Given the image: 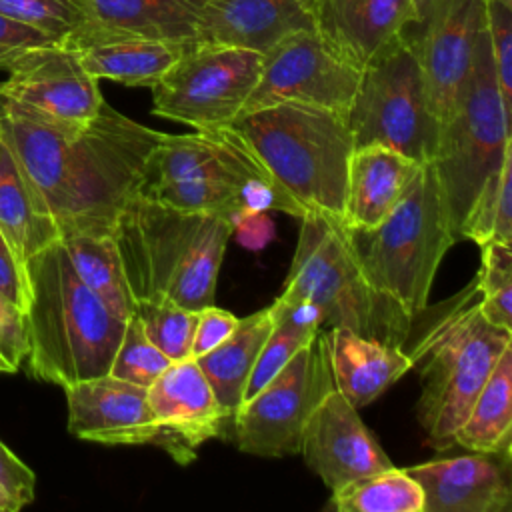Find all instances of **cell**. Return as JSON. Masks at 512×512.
<instances>
[{
	"label": "cell",
	"instance_id": "cell-1",
	"mask_svg": "<svg viewBox=\"0 0 512 512\" xmlns=\"http://www.w3.org/2000/svg\"><path fill=\"white\" fill-rule=\"evenodd\" d=\"M0 136L52 216L60 240L112 236L164 132L102 104L80 128L40 120L0 94Z\"/></svg>",
	"mask_w": 512,
	"mask_h": 512
},
{
	"label": "cell",
	"instance_id": "cell-2",
	"mask_svg": "<svg viewBox=\"0 0 512 512\" xmlns=\"http://www.w3.org/2000/svg\"><path fill=\"white\" fill-rule=\"evenodd\" d=\"M232 232L224 216L178 210L136 192L114 230L134 300L188 310L212 306Z\"/></svg>",
	"mask_w": 512,
	"mask_h": 512
},
{
	"label": "cell",
	"instance_id": "cell-3",
	"mask_svg": "<svg viewBox=\"0 0 512 512\" xmlns=\"http://www.w3.org/2000/svg\"><path fill=\"white\" fill-rule=\"evenodd\" d=\"M28 374L56 386L110 372L126 320L76 274L60 240L26 260Z\"/></svg>",
	"mask_w": 512,
	"mask_h": 512
},
{
	"label": "cell",
	"instance_id": "cell-4",
	"mask_svg": "<svg viewBox=\"0 0 512 512\" xmlns=\"http://www.w3.org/2000/svg\"><path fill=\"white\" fill-rule=\"evenodd\" d=\"M480 298L474 278L418 324V338L408 350L422 384L416 418L436 450L454 446V434L474 398L502 352L512 346V332L486 320Z\"/></svg>",
	"mask_w": 512,
	"mask_h": 512
},
{
	"label": "cell",
	"instance_id": "cell-5",
	"mask_svg": "<svg viewBox=\"0 0 512 512\" xmlns=\"http://www.w3.org/2000/svg\"><path fill=\"white\" fill-rule=\"evenodd\" d=\"M228 128L304 216L322 214L342 222L346 172L354 150L344 114L280 102L242 112Z\"/></svg>",
	"mask_w": 512,
	"mask_h": 512
},
{
	"label": "cell",
	"instance_id": "cell-6",
	"mask_svg": "<svg viewBox=\"0 0 512 512\" xmlns=\"http://www.w3.org/2000/svg\"><path fill=\"white\" fill-rule=\"evenodd\" d=\"M300 220L294 260L278 300H310L320 310L322 324L402 348L416 316L370 284L344 222L322 214Z\"/></svg>",
	"mask_w": 512,
	"mask_h": 512
},
{
	"label": "cell",
	"instance_id": "cell-7",
	"mask_svg": "<svg viewBox=\"0 0 512 512\" xmlns=\"http://www.w3.org/2000/svg\"><path fill=\"white\" fill-rule=\"evenodd\" d=\"M370 284L410 316L428 306L438 266L454 244L432 162L422 164L392 212L374 228H348Z\"/></svg>",
	"mask_w": 512,
	"mask_h": 512
},
{
	"label": "cell",
	"instance_id": "cell-8",
	"mask_svg": "<svg viewBox=\"0 0 512 512\" xmlns=\"http://www.w3.org/2000/svg\"><path fill=\"white\" fill-rule=\"evenodd\" d=\"M512 120L506 116L486 22L480 26L472 64L454 112L440 126L432 166L436 170L450 234L462 240V228L482 184L500 168L512 146Z\"/></svg>",
	"mask_w": 512,
	"mask_h": 512
},
{
	"label": "cell",
	"instance_id": "cell-9",
	"mask_svg": "<svg viewBox=\"0 0 512 512\" xmlns=\"http://www.w3.org/2000/svg\"><path fill=\"white\" fill-rule=\"evenodd\" d=\"M346 120L354 148L378 144L418 164L434 160L440 120L432 112L418 58L402 34L360 70Z\"/></svg>",
	"mask_w": 512,
	"mask_h": 512
},
{
	"label": "cell",
	"instance_id": "cell-10",
	"mask_svg": "<svg viewBox=\"0 0 512 512\" xmlns=\"http://www.w3.org/2000/svg\"><path fill=\"white\" fill-rule=\"evenodd\" d=\"M260 68L256 50L192 42L152 86V112L202 132L228 126L242 112Z\"/></svg>",
	"mask_w": 512,
	"mask_h": 512
},
{
	"label": "cell",
	"instance_id": "cell-11",
	"mask_svg": "<svg viewBox=\"0 0 512 512\" xmlns=\"http://www.w3.org/2000/svg\"><path fill=\"white\" fill-rule=\"evenodd\" d=\"M334 388L326 342L318 330L262 390L236 408L232 424L238 450L262 458L298 454L310 414Z\"/></svg>",
	"mask_w": 512,
	"mask_h": 512
},
{
	"label": "cell",
	"instance_id": "cell-12",
	"mask_svg": "<svg viewBox=\"0 0 512 512\" xmlns=\"http://www.w3.org/2000/svg\"><path fill=\"white\" fill-rule=\"evenodd\" d=\"M358 80L360 70L338 58L314 30H296L262 54L258 82L242 112L300 102L346 116Z\"/></svg>",
	"mask_w": 512,
	"mask_h": 512
},
{
	"label": "cell",
	"instance_id": "cell-13",
	"mask_svg": "<svg viewBox=\"0 0 512 512\" xmlns=\"http://www.w3.org/2000/svg\"><path fill=\"white\" fill-rule=\"evenodd\" d=\"M418 14L402 30L412 46L432 112L442 122L466 84L474 40L484 24V0H416Z\"/></svg>",
	"mask_w": 512,
	"mask_h": 512
},
{
	"label": "cell",
	"instance_id": "cell-14",
	"mask_svg": "<svg viewBox=\"0 0 512 512\" xmlns=\"http://www.w3.org/2000/svg\"><path fill=\"white\" fill-rule=\"evenodd\" d=\"M6 72L0 94L56 126L80 128L104 104L98 80L82 66L78 52L62 42L28 48Z\"/></svg>",
	"mask_w": 512,
	"mask_h": 512
},
{
	"label": "cell",
	"instance_id": "cell-15",
	"mask_svg": "<svg viewBox=\"0 0 512 512\" xmlns=\"http://www.w3.org/2000/svg\"><path fill=\"white\" fill-rule=\"evenodd\" d=\"M298 454L332 492L394 466L358 416V408L336 388L310 414Z\"/></svg>",
	"mask_w": 512,
	"mask_h": 512
},
{
	"label": "cell",
	"instance_id": "cell-16",
	"mask_svg": "<svg viewBox=\"0 0 512 512\" xmlns=\"http://www.w3.org/2000/svg\"><path fill=\"white\" fill-rule=\"evenodd\" d=\"M146 390L160 428L156 448L168 452L178 464H190L196 458V448L220 436L230 418L194 358L170 362Z\"/></svg>",
	"mask_w": 512,
	"mask_h": 512
},
{
	"label": "cell",
	"instance_id": "cell-17",
	"mask_svg": "<svg viewBox=\"0 0 512 512\" xmlns=\"http://www.w3.org/2000/svg\"><path fill=\"white\" fill-rule=\"evenodd\" d=\"M68 432L100 444L160 442V428L148 402V390L110 374L64 386Z\"/></svg>",
	"mask_w": 512,
	"mask_h": 512
},
{
	"label": "cell",
	"instance_id": "cell-18",
	"mask_svg": "<svg viewBox=\"0 0 512 512\" xmlns=\"http://www.w3.org/2000/svg\"><path fill=\"white\" fill-rule=\"evenodd\" d=\"M424 492V512H506L512 450L470 452L406 468Z\"/></svg>",
	"mask_w": 512,
	"mask_h": 512
},
{
	"label": "cell",
	"instance_id": "cell-19",
	"mask_svg": "<svg viewBox=\"0 0 512 512\" xmlns=\"http://www.w3.org/2000/svg\"><path fill=\"white\" fill-rule=\"evenodd\" d=\"M312 30L344 62L362 70L416 18V0H308Z\"/></svg>",
	"mask_w": 512,
	"mask_h": 512
},
{
	"label": "cell",
	"instance_id": "cell-20",
	"mask_svg": "<svg viewBox=\"0 0 512 512\" xmlns=\"http://www.w3.org/2000/svg\"><path fill=\"white\" fill-rule=\"evenodd\" d=\"M296 30H312L308 0H206L194 42L264 54Z\"/></svg>",
	"mask_w": 512,
	"mask_h": 512
},
{
	"label": "cell",
	"instance_id": "cell-21",
	"mask_svg": "<svg viewBox=\"0 0 512 512\" xmlns=\"http://www.w3.org/2000/svg\"><path fill=\"white\" fill-rule=\"evenodd\" d=\"M62 44L74 48L96 80L152 88L192 42L152 40L86 28Z\"/></svg>",
	"mask_w": 512,
	"mask_h": 512
},
{
	"label": "cell",
	"instance_id": "cell-22",
	"mask_svg": "<svg viewBox=\"0 0 512 512\" xmlns=\"http://www.w3.org/2000/svg\"><path fill=\"white\" fill-rule=\"evenodd\" d=\"M322 336L334 386L354 408L368 406L412 370V358L400 346L366 338L342 326H330Z\"/></svg>",
	"mask_w": 512,
	"mask_h": 512
},
{
	"label": "cell",
	"instance_id": "cell-23",
	"mask_svg": "<svg viewBox=\"0 0 512 512\" xmlns=\"http://www.w3.org/2000/svg\"><path fill=\"white\" fill-rule=\"evenodd\" d=\"M422 164L378 144L352 150L344 188L346 228L378 226L398 204Z\"/></svg>",
	"mask_w": 512,
	"mask_h": 512
},
{
	"label": "cell",
	"instance_id": "cell-24",
	"mask_svg": "<svg viewBox=\"0 0 512 512\" xmlns=\"http://www.w3.org/2000/svg\"><path fill=\"white\" fill-rule=\"evenodd\" d=\"M0 232L26 264L36 252L60 240L34 184L0 136Z\"/></svg>",
	"mask_w": 512,
	"mask_h": 512
},
{
	"label": "cell",
	"instance_id": "cell-25",
	"mask_svg": "<svg viewBox=\"0 0 512 512\" xmlns=\"http://www.w3.org/2000/svg\"><path fill=\"white\" fill-rule=\"evenodd\" d=\"M206 0H90L96 28L152 40L194 42ZM86 30V28H84Z\"/></svg>",
	"mask_w": 512,
	"mask_h": 512
},
{
	"label": "cell",
	"instance_id": "cell-26",
	"mask_svg": "<svg viewBox=\"0 0 512 512\" xmlns=\"http://www.w3.org/2000/svg\"><path fill=\"white\" fill-rule=\"evenodd\" d=\"M270 330L272 310L268 306L246 318H240L238 326L224 342L194 358L216 400L230 418L242 404L248 376Z\"/></svg>",
	"mask_w": 512,
	"mask_h": 512
},
{
	"label": "cell",
	"instance_id": "cell-27",
	"mask_svg": "<svg viewBox=\"0 0 512 512\" xmlns=\"http://www.w3.org/2000/svg\"><path fill=\"white\" fill-rule=\"evenodd\" d=\"M454 444L470 452L512 450V346H508L474 398Z\"/></svg>",
	"mask_w": 512,
	"mask_h": 512
},
{
	"label": "cell",
	"instance_id": "cell-28",
	"mask_svg": "<svg viewBox=\"0 0 512 512\" xmlns=\"http://www.w3.org/2000/svg\"><path fill=\"white\" fill-rule=\"evenodd\" d=\"M60 242L78 278L122 320L134 316L136 300L130 292L114 234L74 236Z\"/></svg>",
	"mask_w": 512,
	"mask_h": 512
},
{
	"label": "cell",
	"instance_id": "cell-29",
	"mask_svg": "<svg viewBox=\"0 0 512 512\" xmlns=\"http://www.w3.org/2000/svg\"><path fill=\"white\" fill-rule=\"evenodd\" d=\"M330 506L338 512H424V492L406 468L390 466L332 492Z\"/></svg>",
	"mask_w": 512,
	"mask_h": 512
},
{
	"label": "cell",
	"instance_id": "cell-30",
	"mask_svg": "<svg viewBox=\"0 0 512 512\" xmlns=\"http://www.w3.org/2000/svg\"><path fill=\"white\" fill-rule=\"evenodd\" d=\"M134 316L140 320L146 338L170 362L192 358V340L198 310H188L168 302L136 300Z\"/></svg>",
	"mask_w": 512,
	"mask_h": 512
},
{
	"label": "cell",
	"instance_id": "cell-31",
	"mask_svg": "<svg viewBox=\"0 0 512 512\" xmlns=\"http://www.w3.org/2000/svg\"><path fill=\"white\" fill-rule=\"evenodd\" d=\"M0 12L42 30L58 42L92 26L90 0H0Z\"/></svg>",
	"mask_w": 512,
	"mask_h": 512
},
{
	"label": "cell",
	"instance_id": "cell-32",
	"mask_svg": "<svg viewBox=\"0 0 512 512\" xmlns=\"http://www.w3.org/2000/svg\"><path fill=\"white\" fill-rule=\"evenodd\" d=\"M482 266L476 274L480 310L488 322L512 332V248L502 242L480 246Z\"/></svg>",
	"mask_w": 512,
	"mask_h": 512
},
{
	"label": "cell",
	"instance_id": "cell-33",
	"mask_svg": "<svg viewBox=\"0 0 512 512\" xmlns=\"http://www.w3.org/2000/svg\"><path fill=\"white\" fill-rule=\"evenodd\" d=\"M168 366V356H164L146 338L140 320L136 316H130L126 320V328L114 352L108 374L130 384L148 388Z\"/></svg>",
	"mask_w": 512,
	"mask_h": 512
},
{
	"label": "cell",
	"instance_id": "cell-34",
	"mask_svg": "<svg viewBox=\"0 0 512 512\" xmlns=\"http://www.w3.org/2000/svg\"><path fill=\"white\" fill-rule=\"evenodd\" d=\"M484 22L502 106L512 120V6L484 0Z\"/></svg>",
	"mask_w": 512,
	"mask_h": 512
},
{
	"label": "cell",
	"instance_id": "cell-35",
	"mask_svg": "<svg viewBox=\"0 0 512 512\" xmlns=\"http://www.w3.org/2000/svg\"><path fill=\"white\" fill-rule=\"evenodd\" d=\"M0 354L16 372L28 354L26 316L4 294H0Z\"/></svg>",
	"mask_w": 512,
	"mask_h": 512
},
{
	"label": "cell",
	"instance_id": "cell-36",
	"mask_svg": "<svg viewBox=\"0 0 512 512\" xmlns=\"http://www.w3.org/2000/svg\"><path fill=\"white\" fill-rule=\"evenodd\" d=\"M0 490L20 510L34 500L36 474L0 440Z\"/></svg>",
	"mask_w": 512,
	"mask_h": 512
},
{
	"label": "cell",
	"instance_id": "cell-37",
	"mask_svg": "<svg viewBox=\"0 0 512 512\" xmlns=\"http://www.w3.org/2000/svg\"><path fill=\"white\" fill-rule=\"evenodd\" d=\"M58 42L38 28L18 22L0 12V70H8L10 64L28 48Z\"/></svg>",
	"mask_w": 512,
	"mask_h": 512
},
{
	"label": "cell",
	"instance_id": "cell-38",
	"mask_svg": "<svg viewBox=\"0 0 512 512\" xmlns=\"http://www.w3.org/2000/svg\"><path fill=\"white\" fill-rule=\"evenodd\" d=\"M238 320L232 312L222 310L218 306H206L198 310L194 340H192V358L202 356L216 348L220 342H224L234 328L238 326Z\"/></svg>",
	"mask_w": 512,
	"mask_h": 512
},
{
	"label": "cell",
	"instance_id": "cell-39",
	"mask_svg": "<svg viewBox=\"0 0 512 512\" xmlns=\"http://www.w3.org/2000/svg\"><path fill=\"white\" fill-rule=\"evenodd\" d=\"M0 294H4L14 306L26 312L30 300V282L26 264L10 248L8 240L0 232Z\"/></svg>",
	"mask_w": 512,
	"mask_h": 512
},
{
	"label": "cell",
	"instance_id": "cell-40",
	"mask_svg": "<svg viewBox=\"0 0 512 512\" xmlns=\"http://www.w3.org/2000/svg\"><path fill=\"white\" fill-rule=\"evenodd\" d=\"M490 242L512 244V146L504 152L500 168V188L496 200L494 234Z\"/></svg>",
	"mask_w": 512,
	"mask_h": 512
},
{
	"label": "cell",
	"instance_id": "cell-41",
	"mask_svg": "<svg viewBox=\"0 0 512 512\" xmlns=\"http://www.w3.org/2000/svg\"><path fill=\"white\" fill-rule=\"evenodd\" d=\"M270 224L272 222L264 216V212H246L232 222V230L238 232L240 242L248 248H260L268 242L272 234Z\"/></svg>",
	"mask_w": 512,
	"mask_h": 512
},
{
	"label": "cell",
	"instance_id": "cell-42",
	"mask_svg": "<svg viewBox=\"0 0 512 512\" xmlns=\"http://www.w3.org/2000/svg\"><path fill=\"white\" fill-rule=\"evenodd\" d=\"M18 510L20 508L8 496H4L2 490H0V512H18Z\"/></svg>",
	"mask_w": 512,
	"mask_h": 512
},
{
	"label": "cell",
	"instance_id": "cell-43",
	"mask_svg": "<svg viewBox=\"0 0 512 512\" xmlns=\"http://www.w3.org/2000/svg\"><path fill=\"white\" fill-rule=\"evenodd\" d=\"M0 372H14V370H12V366L4 360V356H2V354H0Z\"/></svg>",
	"mask_w": 512,
	"mask_h": 512
},
{
	"label": "cell",
	"instance_id": "cell-44",
	"mask_svg": "<svg viewBox=\"0 0 512 512\" xmlns=\"http://www.w3.org/2000/svg\"><path fill=\"white\" fill-rule=\"evenodd\" d=\"M496 2H502V4H506V6H512V0H496Z\"/></svg>",
	"mask_w": 512,
	"mask_h": 512
}]
</instances>
